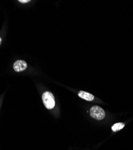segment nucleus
<instances>
[{
	"mask_svg": "<svg viewBox=\"0 0 133 150\" xmlns=\"http://www.w3.org/2000/svg\"><path fill=\"white\" fill-rule=\"evenodd\" d=\"M30 0H19V2H20L21 3H27L30 2Z\"/></svg>",
	"mask_w": 133,
	"mask_h": 150,
	"instance_id": "423d86ee",
	"label": "nucleus"
},
{
	"mask_svg": "<svg viewBox=\"0 0 133 150\" xmlns=\"http://www.w3.org/2000/svg\"><path fill=\"white\" fill-rule=\"evenodd\" d=\"M125 126V124L122 122H118L116 124H115L112 127V130L113 132H117L120 130L122 129Z\"/></svg>",
	"mask_w": 133,
	"mask_h": 150,
	"instance_id": "39448f33",
	"label": "nucleus"
},
{
	"mask_svg": "<svg viewBox=\"0 0 133 150\" xmlns=\"http://www.w3.org/2000/svg\"><path fill=\"white\" fill-rule=\"evenodd\" d=\"M42 100L45 107L47 109H51L54 108L55 105V97L51 92H44L42 95Z\"/></svg>",
	"mask_w": 133,
	"mask_h": 150,
	"instance_id": "f257e3e1",
	"label": "nucleus"
},
{
	"mask_svg": "<svg viewBox=\"0 0 133 150\" xmlns=\"http://www.w3.org/2000/svg\"><path fill=\"white\" fill-rule=\"evenodd\" d=\"M13 68L16 71H22L27 68V64L23 60H18L14 63Z\"/></svg>",
	"mask_w": 133,
	"mask_h": 150,
	"instance_id": "7ed1b4c3",
	"label": "nucleus"
},
{
	"mask_svg": "<svg viewBox=\"0 0 133 150\" xmlns=\"http://www.w3.org/2000/svg\"><path fill=\"white\" fill-rule=\"evenodd\" d=\"M1 38L0 37V45H1Z\"/></svg>",
	"mask_w": 133,
	"mask_h": 150,
	"instance_id": "0eeeda50",
	"label": "nucleus"
},
{
	"mask_svg": "<svg viewBox=\"0 0 133 150\" xmlns=\"http://www.w3.org/2000/svg\"><path fill=\"white\" fill-rule=\"evenodd\" d=\"M90 115L95 120H101L104 118L106 114L104 110L100 106H94L90 109Z\"/></svg>",
	"mask_w": 133,
	"mask_h": 150,
	"instance_id": "f03ea898",
	"label": "nucleus"
},
{
	"mask_svg": "<svg viewBox=\"0 0 133 150\" xmlns=\"http://www.w3.org/2000/svg\"><path fill=\"white\" fill-rule=\"evenodd\" d=\"M78 95L80 98L86 100L87 101H92L94 98V96L92 94L83 91H79Z\"/></svg>",
	"mask_w": 133,
	"mask_h": 150,
	"instance_id": "20e7f679",
	"label": "nucleus"
}]
</instances>
